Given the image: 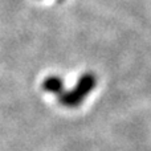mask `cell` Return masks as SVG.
<instances>
[{
    "label": "cell",
    "mask_w": 151,
    "mask_h": 151,
    "mask_svg": "<svg viewBox=\"0 0 151 151\" xmlns=\"http://www.w3.org/2000/svg\"><path fill=\"white\" fill-rule=\"evenodd\" d=\"M60 1H63V0H60Z\"/></svg>",
    "instance_id": "cell-2"
},
{
    "label": "cell",
    "mask_w": 151,
    "mask_h": 151,
    "mask_svg": "<svg viewBox=\"0 0 151 151\" xmlns=\"http://www.w3.org/2000/svg\"><path fill=\"white\" fill-rule=\"evenodd\" d=\"M44 88L47 90H52V91H56L61 88V81L57 80L56 77H50V78H47V81L44 82Z\"/></svg>",
    "instance_id": "cell-1"
}]
</instances>
